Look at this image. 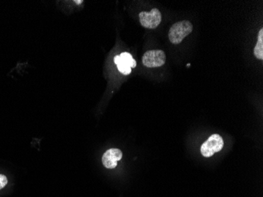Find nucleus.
<instances>
[{"instance_id":"nucleus-1","label":"nucleus","mask_w":263,"mask_h":197,"mask_svg":"<svg viewBox=\"0 0 263 197\" xmlns=\"http://www.w3.org/2000/svg\"><path fill=\"white\" fill-rule=\"evenodd\" d=\"M193 30V26L189 21L175 23L169 32V39L173 44H179Z\"/></svg>"},{"instance_id":"nucleus-2","label":"nucleus","mask_w":263,"mask_h":197,"mask_svg":"<svg viewBox=\"0 0 263 197\" xmlns=\"http://www.w3.org/2000/svg\"><path fill=\"white\" fill-rule=\"evenodd\" d=\"M223 147L222 137L218 134H213L201 146V153L204 157H212L217 152H220Z\"/></svg>"},{"instance_id":"nucleus-3","label":"nucleus","mask_w":263,"mask_h":197,"mask_svg":"<svg viewBox=\"0 0 263 197\" xmlns=\"http://www.w3.org/2000/svg\"><path fill=\"white\" fill-rule=\"evenodd\" d=\"M142 61L146 67H160L166 62V54L161 50L148 51L144 54Z\"/></svg>"},{"instance_id":"nucleus-4","label":"nucleus","mask_w":263,"mask_h":197,"mask_svg":"<svg viewBox=\"0 0 263 197\" xmlns=\"http://www.w3.org/2000/svg\"><path fill=\"white\" fill-rule=\"evenodd\" d=\"M140 24L144 26V28L155 29L160 26L162 21V14L157 9L154 8L150 12L140 13L139 14Z\"/></svg>"},{"instance_id":"nucleus-5","label":"nucleus","mask_w":263,"mask_h":197,"mask_svg":"<svg viewBox=\"0 0 263 197\" xmlns=\"http://www.w3.org/2000/svg\"><path fill=\"white\" fill-rule=\"evenodd\" d=\"M121 158H122V152L120 149H109L102 156V164L108 169H114L118 166V162L121 160Z\"/></svg>"},{"instance_id":"nucleus-6","label":"nucleus","mask_w":263,"mask_h":197,"mask_svg":"<svg viewBox=\"0 0 263 197\" xmlns=\"http://www.w3.org/2000/svg\"><path fill=\"white\" fill-rule=\"evenodd\" d=\"M255 57L258 59H263V30L261 29L258 36V42L254 50Z\"/></svg>"},{"instance_id":"nucleus-7","label":"nucleus","mask_w":263,"mask_h":197,"mask_svg":"<svg viewBox=\"0 0 263 197\" xmlns=\"http://www.w3.org/2000/svg\"><path fill=\"white\" fill-rule=\"evenodd\" d=\"M120 59L121 62L125 63L127 66H129L130 68H135L137 66V62L135 59L131 56V54L128 52H123L120 55Z\"/></svg>"},{"instance_id":"nucleus-8","label":"nucleus","mask_w":263,"mask_h":197,"mask_svg":"<svg viewBox=\"0 0 263 197\" xmlns=\"http://www.w3.org/2000/svg\"><path fill=\"white\" fill-rule=\"evenodd\" d=\"M115 64L117 65V66H118V70H119L122 75H128L131 73V68H130L129 66H127V65H125L123 62H121V59H120L119 56H115Z\"/></svg>"},{"instance_id":"nucleus-9","label":"nucleus","mask_w":263,"mask_h":197,"mask_svg":"<svg viewBox=\"0 0 263 197\" xmlns=\"http://www.w3.org/2000/svg\"><path fill=\"white\" fill-rule=\"evenodd\" d=\"M7 182H8V180H7V177L4 175H0V190L4 189V187L7 185Z\"/></svg>"},{"instance_id":"nucleus-10","label":"nucleus","mask_w":263,"mask_h":197,"mask_svg":"<svg viewBox=\"0 0 263 197\" xmlns=\"http://www.w3.org/2000/svg\"><path fill=\"white\" fill-rule=\"evenodd\" d=\"M75 3H76V4H81L83 3V1H75Z\"/></svg>"}]
</instances>
